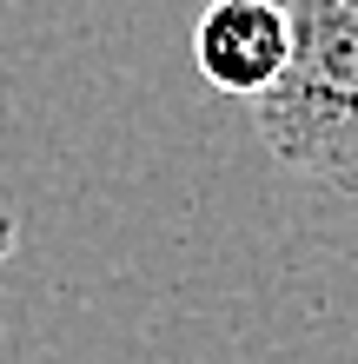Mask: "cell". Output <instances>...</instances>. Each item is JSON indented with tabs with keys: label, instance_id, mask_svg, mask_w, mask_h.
<instances>
[{
	"label": "cell",
	"instance_id": "obj_1",
	"mask_svg": "<svg viewBox=\"0 0 358 364\" xmlns=\"http://www.w3.org/2000/svg\"><path fill=\"white\" fill-rule=\"evenodd\" d=\"M292 60L279 87L252 100L259 139L292 173L358 199V0H279Z\"/></svg>",
	"mask_w": 358,
	"mask_h": 364
},
{
	"label": "cell",
	"instance_id": "obj_2",
	"mask_svg": "<svg viewBox=\"0 0 358 364\" xmlns=\"http://www.w3.org/2000/svg\"><path fill=\"white\" fill-rule=\"evenodd\" d=\"M193 60L213 93L265 100L292 60V27L279 0H206L193 20Z\"/></svg>",
	"mask_w": 358,
	"mask_h": 364
}]
</instances>
